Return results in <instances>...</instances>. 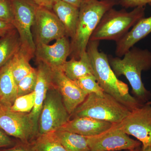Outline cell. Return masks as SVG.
Wrapping results in <instances>:
<instances>
[{
  "mask_svg": "<svg viewBox=\"0 0 151 151\" xmlns=\"http://www.w3.org/2000/svg\"><path fill=\"white\" fill-rule=\"evenodd\" d=\"M100 41L90 40L86 51L90 59L93 74L104 92L114 97L130 111L142 106L129 92L127 84L119 80L109 63L108 57L99 50Z\"/></svg>",
  "mask_w": 151,
  "mask_h": 151,
  "instance_id": "obj_1",
  "label": "cell"
},
{
  "mask_svg": "<svg viewBox=\"0 0 151 151\" xmlns=\"http://www.w3.org/2000/svg\"><path fill=\"white\" fill-rule=\"evenodd\" d=\"M124 58L108 57L111 68L117 77H126L132 88L134 97L142 105L147 103L151 96L143 83L142 73L151 68V52L147 49L133 47Z\"/></svg>",
  "mask_w": 151,
  "mask_h": 151,
  "instance_id": "obj_2",
  "label": "cell"
},
{
  "mask_svg": "<svg viewBox=\"0 0 151 151\" xmlns=\"http://www.w3.org/2000/svg\"><path fill=\"white\" fill-rule=\"evenodd\" d=\"M118 4L116 1L83 0L79 8L75 34L70 41L71 58L79 59L86 52L91 36L102 17Z\"/></svg>",
  "mask_w": 151,
  "mask_h": 151,
  "instance_id": "obj_3",
  "label": "cell"
},
{
  "mask_svg": "<svg viewBox=\"0 0 151 151\" xmlns=\"http://www.w3.org/2000/svg\"><path fill=\"white\" fill-rule=\"evenodd\" d=\"M131 111L114 97L104 92L102 94L92 93L76 108L70 119L89 117L111 122L121 123Z\"/></svg>",
  "mask_w": 151,
  "mask_h": 151,
  "instance_id": "obj_4",
  "label": "cell"
},
{
  "mask_svg": "<svg viewBox=\"0 0 151 151\" xmlns=\"http://www.w3.org/2000/svg\"><path fill=\"white\" fill-rule=\"evenodd\" d=\"M145 6L135 8L129 12L112 8L102 17L90 40H114L116 42L145 17Z\"/></svg>",
  "mask_w": 151,
  "mask_h": 151,
  "instance_id": "obj_5",
  "label": "cell"
},
{
  "mask_svg": "<svg viewBox=\"0 0 151 151\" xmlns=\"http://www.w3.org/2000/svg\"><path fill=\"white\" fill-rule=\"evenodd\" d=\"M70 120L61 94L52 84L47 93L38 121V135L54 132Z\"/></svg>",
  "mask_w": 151,
  "mask_h": 151,
  "instance_id": "obj_6",
  "label": "cell"
},
{
  "mask_svg": "<svg viewBox=\"0 0 151 151\" xmlns=\"http://www.w3.org/2000/svg\"><path fill=\"white\" fill-rule=\"evenodd\" d=\"M14 19L12 24L19 37L21 47L35 55L36 45L32 32L38 6L31 0H10Z\"/></svg>",
  "mask_w": 151,
  "mask_h": 151,
  "instance_id": "obj_7",
  "label": "cell"
},
{
  "mask_svg": "<svg viewBox=\"0 0 151 151\" xmlns=\"http://www.w3.org/2000/svg\"><path fill=\"white\" fill-rule=\"evenodd\" d=\"M0 128L22 142L31 143L38 135L29 113L14 112L10 108L0 109Z\"/></svg>",
  "mask_w": 151,
  "mask_h": 151,
  "instance_id": "obj_8",
  "label": "cell"
},
{
  "mask_svg": "<svg viewBox=\"0 0 151 151\" xmlns=\"http://www.w3.org/2000/svg\"><path fill=\"white\" fill-rule=\"evenodd\" d=\"M120 129L137 139L143 148L151 146V105L145 103L131 111L118 124Z\"/></svg>",
  "mask_w": 151,
  "mask_h": 151,
  "instance_id": "obj_9",
  "label": "cell"
},
{
  "mask_svg": "<svg viewBox=\"0 0 151 151\" xmlns=\"http://www.w3.org/2000/svg\"><path fill=\"white\" fill-rule=\"evenodd\" d=\"M86 138L91 151H132L142 145L139 141L130 138L116 124L102 134Z\"/></svg>",
  "mask_w": 151,
  "mask_h": 151,
  "instance_id": "obj_10",
  "label": "cell"
},
{
  "mask_svg": "<svg viewBox=\"0 0 151 151\" xmlns=\"http://www.w3.org/2000/svg\"><path fill=\"white\" fill-rule=\"evenodd\" d=\"M33 27L35 45L48 44L66 36L65 27L58 17L51 10L45 8L38 6Z\"/></svg>",
  "mask_w": 151,
  "mask_h": 151,
  "instance_id": "obj_11",
  "label": "cell"
},
{
  "mask_svg": "<svg viewBox=\"0 0 151 151\" xmlns=\"http://www.w3.org/2000/svg\"><path fill=\"white\" fill-rule=\"evenodd\" d=\"M52 70V83L61 94L63 104L71 115L87 97L75 82L68 78L61 69Z\"/></svg>",
  "mask_w": 151,
  "mask_h": 151,
  "instance_id": "obj_12",
  "label": "cell"
},
{
  "mask_svg": "<svg viewBox=\"0 0 151 151\" xmlns=\"http://www.w3.org/2000/svg\"><path fill=\"white\" fill-rule=\"evenodd\" d=\"M65 36L56 40L53 44L36 45L35 55L37 62L43 63L52 69H60L67 61L70 53V41Z\"/></svg>",
  "mask_w": 151,
  "mask_h": 151,
  "instance_id": "obj_13",
  "label": "cell"
},
{
  "mask_svg": "<svg viewBox=\"0 0 151 151\" xmlns=\"http://www.w3.org/2000/svg\"><path fill=\"white\" fill-rule=\"evenodd\" d=\"M113 124L111 122L89 117L70 119L58 130L67 131L85 137H93L110 129Z\"/></svg>",
  "mask_w": 151,
  "mask_h": 151,
  "instance_id": "obj_14",
  "label": "cell"
},
{
  "mask_svg": "<svg viewBox=\"0 0 151 151\" xmlns=\"http://www.w3.org/2000/svg\"><path fill=\"white\" fill-rule=\"evenodd\" d=\"M38 62L37 81L34 92L35 103L30 116L38 129V121L47 91L52 85V70L43 63Z\"/></svg>",
  "mask_w": 151,
  "mask_h": 151,
  "instance_id": "obj_15",
  "label": "cell"
},
{
  "mask_svg": "<svg viewBox=\"0 0 151 151\" xmlns=\"http://www.w3.org/2000/svg\"><path fill=\"white\" fill-rule=\"evenodd\" d=\"M151 33V16L142 18L127 34L116 42V54L122 57L136 43Z\"/></svg>",
  "mask_w": 151,
  "mask_h": 151,
  "instance_id": "obj_16",
  "label": "cell"
},
{
  "mask_svg": "<svg viewBox=\"0 0 151 151\" xmlns=\"http://www.w3.org/2000/svg\"><path fill=\"white\" fill-rule=\"evenodd\" d=\"M0 69V105L10 108L17 97V85L12 70V60Z\"/></svg>",
  "mask_w": 151,
  "mask_h": 151,
  "instance_id": "obj_17",
  "label": "cell"
},
{
  "mask_svg": "<svg viewBox=\"0 0 151 151\" xmlns=\"http://www.w3.org/2000/svg\"><path fill=\"white\" fill-rule=\"evenodd\" d=\"M52 9L65 27L66 36L72 38L76 29L79 8L61 0H56Z\"/></svg>",
  "mask_w": 151,
  "mask_h": 151,
  "instance_id": "obj_18",
  "label": "cell"
},
{
  "mask_svg": "<svg viewBox=\"0 0 151 151\" xmlns=\"http://www.w3.org/2000/svg\"><path fill=\"white\" fill-rule=\"evenodd\" d=\"M60 69L68 78L73 81L85 76L93 74L90 59L86 51L79 59L71 58L70 60H67Z\"/></svg>",
  "mask_w": 151,
  "mask_h": 151,
  "instance_id": "obj_19",
  "label": "cell"
},
{
  "mask_svg": "<svg viewBox=\"0 0 151 151\" xmlns=\"http://www.w3.org/2000/svg\"><path fill=\"white\" fill-rule=\"evenodd\" d=\"M20 46L19 37L15 29L0 37V69L12 58Z\"/></svg>",
  "mask_w": 151,
  "mask_h": 151,
  "instance_id": "obj_20",
  "label": "cell"
},
{
  "mask_svg": "<svg viewBox=\"0 0 151 151\" xmlns=\"http://www.w3.org/2000/svg\"><path fill=\"white\" fill-rule=\"evenodd\" d=\"M34 55L20 46L12 58V72L17 85L32 70L33 68L32 67L29 61Z\"/></svg>",
  "mask_w": 151,
  "mask_h": 151,
  "instance_id": "obj_21",
  "label": "cell"
},
{
  "mask_svg": "<svg viewBox=\"0 0 151 151\" xmlns=\"http://www.w3.org/2000/svg\"><path fill=\"white\" fill-rule=\"evenodd\" d=\"M55 133L66 151H91L86 137L62 130Z\"/></svg>",
  "mask_w": 151,
  "mask_h": 151,
  "instance_id": "obj_22",
  "label": "cell"
},
{
  "mask_svg": "<svg viewBox=\"0 0 151 151\" xmlns=\"http://www.w3.org/2000/svg\"><path fill=\"white\" fill-rule=\"evenodd\" d=\"M31 143L35 151H66L55 132L38 135Z\"/></svg>",
  "mask_w": 151,
  "mask_h": 151,
  "instance_id": "obj_23",
  "label": "cell"
},
{
  "mask_svg": "<svg viewBox=\"0 0 151 151\" xmlns=\"http://www.w3.org/2000/svg\"><path fill=\"white\" fill-rule=\"evenodd\" d=\"M35 100V92L34 91L17 97L10 109L14 112L30 113L34 107Z\"/></svg>",
  "mask_w": 151,
  "mask_h": 151,
  "instance_id": "obj_24",
  "label": "cell"
},
{
  "mask_svg": "<svg viewBox=\"0 0 151 151\" xmlns=\"http://www.w3.org/2000/svg\"><path fill=\"white\" fill-rule=\"evenodd\" d=\"M74 81L87 95L92 93L102 94L104 92L93 74L85 76Z\"/></svg>",
  "mask_w": 151,
  "mask_h": 151,
  "instance_id": "obj_25",
  "label": "cell"
},
{
  "mask_svg": "<svg viewBox=\"0 0 151 151\" xmlns=\"http://www.w3.org/2000/svg\"><path fill=\"white\" fill-rule=\"evenodd\" d=\"M37 70L33 68L17 84V97L29 94L35 91L37 81Z\"/></svg>",
  "mask_w": 151,
  "mask_h": 151,
  "instance_id": "obj_26",
  "label": "cell"
},
{
  "mask_svg": "<svg viewBox=\"0 0 151 151\" xmlns=\"http://www.w3.org/2000/svg\"><path fill=\"white\" fill-rule=\"evenodd\" d=\"M14 16L10 0H0V20L12 23Z\"/></svg>",
  "mask_w": 151,
  "mask_h": 151,
  "instance_id": "obj_27",
  "label": "cell"
},
{
  "mask_svg": "<svg viewBox=\"0 0 151 151\" xmlns=\"http://www.w3.org/2000/svg\"><path fill=\"white\" fill-rule=\"evenodd\" d=\"M119 4L125 8L145 6L151 4V0H118Z\"/></svg>",
  "mask_w": 151,
  "mask_h": 151,
  "instance_id": "obj_28",
  "label": "cell"
},
{
  "mask_svg": "<svg viewBox=\"0 0 151 151\" xmlns=\"http://www.w3.org/2000/svg\"><path fill=\"white\" fill-rule=\"evenodd\" d=\"M2 151H35L32 143H26L20 141L14 145Z\"/></svg>",
  "mask_w": 151,
  "mask_h": 151,
  "instance_id": "obj_29",
  "label": "cell"
},
{
  "mask_svg": "<svg viewBox=\"0 0 151 151\" xmlns=\"http://www.w3.org/2000/svg\"><path fill=\"white\" fill-rule=\"evenodd\" d=\"M14 145L10 136L0 128V148L10 147Z\"/></svg>",
  "mask_w": 151,
  "mask_h": 151,
  "instance_id": "obj_30",
  "label": "cell"
},
{
  "mask_svg": "<svg viewBox=\"0 0 151 151\" xmlns=\"http://www.w3.org/2000/svg\"><path fill=\"white\" fill-rule=\"evenodd\" d=\"M37 5L41 7L51 10L56 0H31Z\"/></svg>",
  "mask_w": 151,
  "mask_h": 151,
  "instance_id": "obj_31",
  "label": "cell"
},
{
  "mask_svg": "<svg viewBox=\"0 0 151 151\" xmlns=\"http://www.w3.org/2000/svg\"><path fill=\"white\" fill-rule=\"evenodd\" d=\"M15 28L13 25L10 23L0 20V36L4 35L9 31Z\"/></svg>",
  "mask_w": 151,
  "mask_h": 151,
  "instance_id": "obj_32",
  "label": "cell"
},
{
  "mask_svg": "<svg viewBox=\"0 0 151 151\" xmlns=\"http://www.w3.org/2000/svg\"><path fill=\"white\" fill-rule=\"evenodd\" d=\"M62 1L68 4L74 6L76 7L79 8L83 0H61Z\"/></svg>",
  "mask_w": 151,
  "mask_h": 151,
  "instance_id": "obj_33",
  "label": "cell"
},
{
  "mask_svg": "<svg viewBox=\"0 0 151 151\" xmlns=\"http://www.w3.org/2000/svg\"><path fill=\"white\" fill-rule=\"evenodd\" d=\"M141 151H151V146H149L145 148H143L142 147Z\"/></svg>",
  "mask_w": 151,
  "mask_h": 151,
  "instance_id": "obj_34",
  "label": "cell"
},
{
  "mask_svg": "<svg viewBox=\"0 0 151 151\" xmlns=\"http://www.w3.org/2000/svg\"><path fill=\"white\" fill-rule=\"evenodd\" d=\"M141 148H142V146H139V147L136 148L134 149V150L131 151H141Z\"/></svg>",
  "mask_w": 151,
  "mask_h": 151,
  "instance_id": "obj_35",
  "label": "cell"
},
{
  "mask_svg": "<svg viewBox=\"0 0 151 151\" xmlns=\"http://www.w3.org/2000/svg\"><path fill=\"white\" fill-rule=\"evenodd\" d=\"M147 104H149V105H151V101H149L147 103Z\"/></svg>",
  "mask_w": 151,
  "mask_h": 151,
  "instance_id": "obj_36",
  "label": "cell"
},
{
  "mask_svg": "<svg viewBox=\"0 0 151 151\" xmlns=\"http://www.w3.org/2000/svg\"><path fill=\"white\" fill-rule=\"evenodd\" d=\"M101 1H118V0H101ZM119 2V1H118Z\"/></svg>",
  "mask_w": 151,
  "mask_h": 151,
  "instance_id": "obj_37",
  "label": "cell"
},
{
  "mask_svg": "<svg viewBox=\"0 0 151 151\" xmlns=\"http://www.w3.org/2000/svg\"><path fill=\"white\" fill-rule=\"evenodd\" d=\"M1 107H2V106H1V105H0V109H1Z\"/></svg>",
  "mask_w": 151,
  "mask_h": 151,
  "instance_id": "obj_38",
  "label": "cell"
},
{
  "mask_svg": "<svg viewBox=\"0 0 151 151\" xmlns=\"http://www.w3.org/2000/svg\"><path fill=\"white\" fill-rule=\"evenodd\" d=\"M131 151L129 150H124V151Z\"/></svg>",
  "mask_w": 151,
  "mask_h": 151,
  "instance_id": "obj_39",
  "label": "cell"
},
{
  "mask_svg": "<svg viewBox=\"0 0 151 151\" xmlns=\"http://www.w3.org/2000/svg\"><path fill=\"white\" fill-rule=\"evenodd\" d=\"M1 37V36H0V37Z\"/></svg>",
  "mask_w": 151,
  "mask_h": 151,
  "instance_id": "obj_40",
  "label": "cell"
}]
</instances>
